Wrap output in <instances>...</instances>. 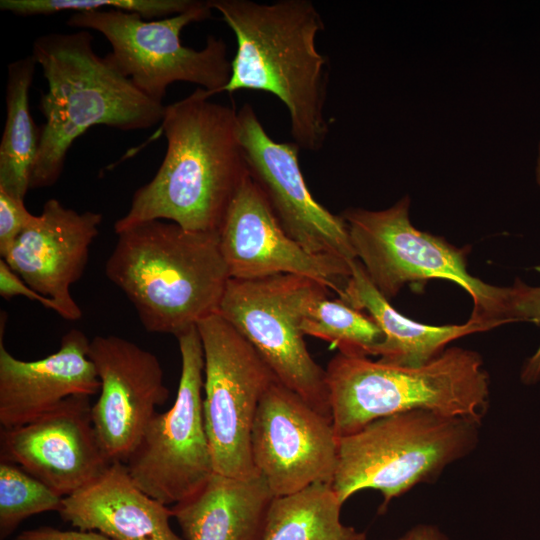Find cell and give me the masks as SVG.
Masks as SVG:
<instances>
[{
    "mask_svg": "<svg viewBox=\"0 0 540 540\" xmlns=\"http://www.w3.org/2000/svg\"><path fill=\"white\" fill-rule=\"evenodd\" d=\"M16 540H113L97 531L61 530L51 526L22 531Z\"/></svg>",
    "mask_w": 540,
    "mask_h": 540,
    "instance_id": "30",
    "label": "cell"
},
{
    "mask_svg": "<svg viewBox=\"0 0 540 540\" xmlns=\"http://www.w3.org/2000/svg\"><path fill=\"white\" fill-rule=\"evenodd\" d=\"M511 288L514 321L540 324V287L529 286L517 280ZM521 380L525 384H534L540 380V346L525 362Z\"/></svg>",
    "mask_w": 540,
    "mask_h": 540,
    "instance_id": "27",
    "label": "cell"
},
{
    "mask_svg": "<svg viewBox=\"0 0 540 540\" xmlns=\"http://www.w3.org/2000/svg\"><path fill=\"white\" fill-rule=\"evenodd\" d=\"M103 216L49 199L2 258L36 292L52 299L69 321L82 317L71 286L86 268Z\"/></svg>",
    "mask_w": 540,
    "mask_h": 540,
    "instance_id": "17",
    "label": "cell"
},
{
    "mask_svg": "<svg viewBox=\"0 0 540 540\" xmlns=\"http://www.w3.org/2000/svg\"><path fill=\"white\" fill-rule=\"evenodd\" d=\"M90 396L68 397L35 420L0 433L1 461L14 463L62 497L82 488L112 462L91 415Z\"/></svg>",
    "mask_w": 540,
    "mask_h": 540,
    "instance_id": "16",
    "label": "cell"
},
{
    "mask_svg": "<svg viewBox=\"0 0 540 540\" xmlns=\"http://www.w3.org/2000/svg\"><path fill=\"white\" fill-rule=\"evenodd\" d=\"M88 355L100 382L94 428L109 458L125 462L169 397L163 369L152 352L115 335L95 336Z\"/></svg>",
    "mask_w": 540,
    "mask_h": 540,
    "instance_id": "15",
    "label": "cell"
},
{
    "mask_svg": "<svg viewBox=\"0 0 540 540\" xmlns=\"http://www.w3.org/2000/svg\"><path fill=\"white\" fill-rule=\"evenodd\" d=\"M116 234L105 273L148 332L177 338L218 312L230 280L218 233L150 220Z\"/></svg>",
    "mask_w": 540,
    "mask_h": 540,
    "instance_id": "4",
    "label": "cell"
},
{
    "mask_svg": "<svg viewBox=\"0 0 540 540\" xmlns=\"http://www.w3.org/2000/svg\"><path fill=\"white\" fill-rule=\"evenodd\" d=\"M0 295L6 299L14 296H24L53 310L59 315L57 304L52 299L42 296L28 286L2 258L0 260Z\"/></svg>",
    "mask_w": 540,
    "mask_h": 540,
    "instance_id": "29",
    "label": "cell"
},
{
    "mask_svg": "<svg viewBox=\"0 0 540 540\" xmlns=\"http://www.w3.org/2000/svg\"><path fill=\"white\" fill-rule=\"evenodd\" d=\"M181 374L175 402L155 413L124 462L136 485L164 505L195 493L214 473L203 414L204 356L197 326L177 337Z\"/></svg>",
    "mask_w": 540,
    "mask_h": 540,
    "instance_id": "10",
    "label": "cell"
},
{
    "mask_svg": "<svg viewBox=\"0 0 540 540\" xmlns=\"http://www.w3.org/2000/svg\"><path fill=\"white\" fill-rule=\"evenodd\" d=\"M351 276L340 297L349 306L365 310L381 329L384 339L376 356L381 362L397 366H421L438 355L445 346L462 336L489 330L468 320L461 325L422 324L399 313L372 284L361 263H350Z\"/></svg>",
    "mask_w": 540,
    "mask_h": 540,
    "instance_id": "21",
    "label": "cell"
},
{
    "mask_svg": "<svg viewBox=\"0 0 540 540\" xmlns=\"http://www.w3.org/2000/svg\"><path fill=\"white\" fill-rule=\"evenodd\" d=\"M218 235L221 254L233 279L297 275L323 284L340 298L351 276L352 261L312 254L292 239L249 174L235 195Z\"/></svg>",
    "mask_w": 540,
    "mask_h": 540,
    "instance_id": "14",
    "label": "cell"
},
{
    "mask_svg": "<svg viewBox=\"0 0 540 540\" xmlns=\"http://www.w3.org/2000/svg\"><path fill=\"white\" fill-rule=\"evenodd\" d=\"M211 97L197 87L165 106L158 130L167 140L163 161L154 177L135 191L127 213L114 224L115 233L150 220L219 232L248 170L238 110Z\"/></svg>",
    "mask_w": 540,
    "mask_h": 540,
    "instance_id": "1",
    "label": "cell"
},
{
    "mask_svg": "<svg viewBox=\"0 0 540 540\" xmlns=\"http://www.w3.org/2000/svg\"><path fill=\"white\" fill-rule=\"evenodd\" d=\"M64 497L20 466L0 462V538L6 539L28 517L62 507Z\"/></svg>",
    "mask_w": 540,
    "mask_h": 540,
    "instance_id": "25",
    "label": "cell"
},
{
    "mask_svg": "<svg viewBox=\"0 0 540 540\" xmlns=\"http://www.w3.org/2000/svg\"><path fill=\"white\" fill-rule=\"evenodd\" d=\"M337 437L380 418L426 410L478 424L488 407L489 376L477 352L452 347L421 366H397L338 352L326 369Z\"/></svg>",
    "mask_w": 540,
    "mask_h": 540,
    "instance_id": "5",
    "label": "cell"
},
{
    "mask_svg": "<svg viewBox=\"0 0 540 540\" xmlns=\"http://www.w3.org/2000/svg\"><path fill=\"white\" fill-rule=\"evenodd\" d=\"M209 0H197L187 11L162 19L118 9L72 13L67 24L79 30H95L110 43L108 61L146 96L163 103L168 87L178 81L222 93L231 75V61L222 38L209 35L202 49L183 45L187 25L211 17Z\"/></svg>",
    "mask_w": 540,
    "mask_h": 540,
    "instance_id": "8",
    "label": "cell"
},
{
    "mask_svg": "<svg viewBox=\"0 0 540 540\" xmlns=\"http://www.w3.org/2000/svg\"><path fill=\"white\" fill-rule=\"evenodd\" d=\"M303 334L328 341L347 355L376 356L384 336L369 316L340 298L318 299L307 310L301 323Z\"/></svg>",
    "mask_w": 540,
    "mask_h": 540,
    "instance_id": "24",
    "label": "cell"
},
{
    "mask_svg": "<svg viewBox=\"0 0 540 540\" xmlns=\"http://www.w3.org/2000/svg\"><path fill=\"white\" fill-rule=\"evenodd\" d=\"M233 31L237 49L223 92L242 89L275 95L288 109L290 132L300 149L325 144L331 120L325 105L328 60L317 49L324 23L310 0H209Z\"/></svg>",
    "mask_w": 540,
    "mask_h": 540,
    "instance_id": "2",
    "label": "cell"
},
{
    "mask_svg": "<svg viewBox=\"0 0 540 540\" xmlns=\"http://www.w3.org/2000/svg\"><path fill=\"white\" fill-rule=\"evenodd\" d=\"M204 356L203 414L214 472L259 477L251 431L261 398L277 379L253 346L222 316L197 324Z\"/></svg>",
    "mask_w": 540,
    "mask_h": 540,
    "instance_id": "11",
    "label": "cell"
},
{
    "mask_svg": "<svg viewBox=\"0 0 540 540\" xmlns=\"http://www.w3.org/2000/svg\"><path fill=\"white\" fill-rule=\"evenodd\" d=\"M32 57L47 81L39 109L45 119L30 189L60 178L72 143L90 127L141 130L161 122L165 105L141 92L97 55L88 30L37 37Z\"/></svg>",
    "mask_w": 540,
    "mask_h": 540,
    "instance_id": "3",
    "label": "cell"
},
{
    "mask_svg": "<svg viewBox=\"0 0 540 540\" xmlns=\"http://www.w3.org/2000/svg\"><path fill=\"white\" fill-rule=\"evenodd\" d=\"M36 62L32 55L8 65L6 120L0 143V189L23 199L38 155L41 129L30 113L29 91Z\"/></svg>",
    "mask_w": 540,
    "mask_h": 540,
    "instance_id": "22",
    "label": "cell"
},
{
    "mask_svg": "<svg viewBox=\"0 0 540 540\" xmlns=\"http://www.w3.org/2000/svg\"><path fill=\"white\" fill-rule=\"evenodd\" d=\"M35 215L24 205V200L0 189V255L3 258Z\"/></svg>",
    "mask_w": 540,
    "mask_h": 540,
    "instance_id": "28",
    "label": "cell"
},
{
    "mask_svg": "<svg viewBox=\"0 0 540 540\" xmlns=\"http://www.w3.org/2000/svg\"><path fill=\"white\" fill-rule=\"evenodd\" d=\"M391 540H450V538L435 525L417 524Z\"/></svg>",
    "mask_w": 540,
    "mask_h": 540,
    "instance_id": "31",
    "label": "cell"
},
{
    "mask_svg": "<svg viewBox=\"0 0 540 540\" xmlns=\"http://www.w3.org/2000/svg\"><path fill=\"white\" fill-rule=\"evenodd\" d=\"M274 496L259 476L213 473L172 515L184 540H262Z\"/></svg>",
    "mask_w": 540,
    "mask_h": 540,
    "instance_id": "20",
    "label": "cell"
},
{
    "mask_svg": "<svg viewBox=\"0 0 540 540\" xmlns=\"http://www.w3.org/2000/svg\"><path fill=\"white\" fill-rule=\"evenodd\" d=\"M535 176H536L537 183L540 185V142L538 146V154H537V159H536Z\"/></svg>",
    "mask_w": 540,
    "mask_h": 540,
    "instance_id": "32",
    "label": "cell"
},
{
    "mask_svg": "<svg viewBox=\"0 0 540 540\" xmlns=\"http://www.w3.org/2000/svg\"><path fill=\"white\" fill-rule=\"evenodd\" d=\"M58 513L76 529L113 540H184L170 525L171 508L141 490L121 461L64 497Z\"/></svg>",
    "mask_w": 540,
    "mask_h": 540,
    "instance_id": "19",
    "label": "cell"
},
{
    "mask_svg": "<svg viewBox=\"0 0 540 540\" xmlns=\"http://www.w3.org/2000/svg\"><path fill=\"white\" fill-rule=\"evenodd\" d=\"M197 0H1L0 9L17 16L50 15L118 9L140 14L145 19L169 17L193 7Z\"/></svg>",
    "mask_w": 540,
    "mask_h": 540,
    "instance_id": "26",
    "label": "cell"
},
{
    "mask_svg": "<svg viewBox=\"0 0 540 540\" xmlns=\"http://www.w3.org/2000/svg\"><path fill=\"white\" fill-rule=\"evenodd\" d=\"M409 208L410 199L405 196L384 210L348 208L340 214L356 259L376 289L389 300L406 283L446 279L472 297L469 320L488 329L512 323L511 288L489 285L470 275L463 251L415 228Z\"/></svg>",
    "mask_w": 540,
    "mask_h": 540,
    "instance_id": "7",
    "label": "cell"
},
{
    "mask_svg": "<svg viewBox=\"0 0 540 540\" xmlns=\"http://www.w3.org/2000/svg\"><path fill=\"white\" fill-rule=\"evenodd\" d=\"M337 453L332 420L274 381L260 400L251 431L252 460L272 495L332 484Z\"/></svg>",
    "mask_w": 540,
    "mask_h": 540,
    "instance_id": "12",
    "label": "cell"
},
{
    "mask_svg": "<svg viewBox=\"0 0 540 540\" xmlns=\"http://www.w3.org/2000/svg\"><path fill=\"white\" fill-rule=\"evenodd\" d=\"M238 125L248 174L285 232L312 254L355 260L342 216L318 203L306 185L298 159L300 147L271 138L248 103L238 110Z\"/></svg>",
    "mask_w": 540,
    "mask_h": 540,
    "instance_id": "13",
    "label": "cell"
},
{
    "mask_svg": "<svg viewBox=\"0 0 540 540\" xmlns=\"http://www.w3.org/2000/svg\"><path fill=\"white\" fill-rule=\"evenodd\" d=\"M4 316L0 331V424L14 428L27 424L74 395L92 396L100 382L88 355L90 340L71 329L54 353L25 361L8 352L3 342Z\"/></svg>",
    "mask_w": 540,
    "mask_h": 540,
    "instance_id": "18",
    "label": "cell"
},
{
    "mask_svg": "<svg viewBox=\"0 0 540 540\" xmlns=\"http://www.w3.org/2000/svg\"><path fill=\"white\" fill-rule=\"evenodd\" d=\"M479 424L426 410L393 414L338 437L332 487L344 503L373 489L383 497L379 513L414 486L431 482L472 452Z\"/></svg>",
    "mask_w": 540,
    "mask_h": 540,
    "instance_id": "6",
    "label": "cell"
},
{
    "mask_svg": "<svg viewBox=\"0 0 540 540\" xmlns=\"http://www.w3.org/2000/svg\"><path fill=\"white\" fill-rule=\"evenodd\" d=\"M343 504L328 483L274 497L262 540H367L366 532L341 521Z\"/></svg>",
    "mask_w": 540,
    "mask_h": 540,
    "instance_id": "23",
    "label": "cell"
},
{
    "mask_svg": "<svg viewBox=\"0 0 540 540\" xmlns=\"http://www.w3.org/2000/svg\"><path fill=\"white\" fill-rule=\"evenodd\" d=\"M329 291L297 275L230 278L217 313L253 346L278 382L331 419L326 371L309 353L301 330L307 310Z\"/></svg>",
    "mask_w": 540,
    "mask_h": 540,
    "instance_id": "9",
    "label": "cell"
}]
</instances>
